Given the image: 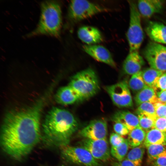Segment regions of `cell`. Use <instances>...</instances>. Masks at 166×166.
Returning a JSON list of instances; mask_svg holds the SVG:
<instances>
[{"label": "cell", "instance_id": "5b68a950", "mask_svg": "<svg viewBox=\"0 0 166 166\" xmlns=\"http://www.w3.org/2000/svg\"><path fill=\"white\" fill-rule=\"evenodd\" d=\"M108 10V9L87 0H72L69 5L67 21L69 23H76Z\"/></svg>", "mask_w": 166, "mask_h": 166}, {"label": "cell", "instance_id": "8992f818", "mask_svg": "<svg viewBox=\"0 0 166 166\" xmlns=\"http://www.w3.org/2000/svg\"><path fill=\"white\" fill-rule=\"evenodd\" d=\"M130 14L127 37L129 52L138 51L144 40V34L141 25V15L137 5L132 1H128Z\"/></svg>", "mask_w": 166, "mask_h": 166}, {"label": "cell", "instance_id": "4316f807", "mask_svg": "<svg viewBox=\"0 0 166 166\" xmlns=\"http://www.w3.org/2000/svg\"><path fill=\"white\" fill-rule=\"evenodd\" d=\"M138 117L140 128L146 132L153 128L156 117L143 113H138Z\"/></svg>", "mask_w": 166, "mask_h": 166}, {"label": "cell", "instance_id": "ba28073f", "mask_svg": "<svg viewBox=\"0 0 166 166\" xmlns=\"http://www.w3.org/2000/svg\"><path fill=\"white\" fill-rule=\"evenodd\" d=\"M143 54L151 68L163 73L166 71V46L150 42L144 50Z\"/></svg>", "mask_w": 166, "mask_h": 166}, {"label": "cell", "instance_id": "cb8c5ba5", "mask_svg": "<svg viewBox=\"0 0 166 166\" xmlns=\"http://www.w3.org/2000/svg\"><path fill=\"white\" fill-rule=\"evenodd\" d=\"M129 147L127 139L124 140L118 145L111 147V154L115 158L120 161L125 159Z\"/></svg>", "mask_w": 166, "mask_h": 166}, {"label": "cell", "instance_id": "484cf974", "mask_svg": "<svg viewBox=\"0 0 166 166\" xmlns=\"http://www.w3.org/2000/svg\"><path fill=\"white\" fill-rule=\"evenodd\" d=\"M148 159H155L166 156V146L151 144L146 147Z\"/></svg>", "mask_w": 166, "mask_h": 166}, {"label": "cell", "instance_id": "9a60e30c", "mask_svg": "<svg viewBox=\"0 0 166 166\" xmlns=\"http://www.w3.org/2000/svg\"><path fill=\"white\" fill-rule=\"evenodd\" d=\"M164 2L160 0H139L137 6L141 15L144 18H148L162 10Z\"/></svg>", "mask_w": 166, "mask_h": 166}, {"label": "cell", "instance_id": "8fae6325", "mask_svg": "<svg viewBox=\"0 0 166 166\" xmlns=\"http://www.w3.org/2000/svg\"><path fill=\"white\" fill-rule=\"evenodd\" d=\"M107 123L103 119L91 121L79 132V135L84 138L93 140L107 139Z\"/></svg>", "mask_w": 166, "mask_h": 166}, {"label": "cell", "instance_id": "52a82bcc", "mask_svg": "<svg viewBox=\"0 0 166 166\" xmlns=\"http://www.w3.org/2000/svg\"><path fill=\"white\" fill-rule=\"evenodd\" d=\"M63 158L71 163L83 166H100L98 160L81 146L67 145L61 148Z\"/></svg>", "mask_w": 166, "mask_h": 166}, {"label": "cell", "instance_id": "9c48e42d", "mask_svg": "<svg viewBox=\"0 0 166 166\" xmlns=\"http://www.w3.org/2000/svg\"><path fill=\"white\" fill-rule=\"evenodd\" d=\"M129 89L126 81H121L105 88L114 104L120 108L131 107L133 106Z\"/></svg>", "mask_w": 166, "mask_h": 166}, {"label": "cell", "instance_id": "836d02e7", "mask_svg": "<svg viewBox=\"0 0 166 166\" xmlns=\"http://www.w3.org/2000/svg\"><path fill=\"white\" fill-rule=\"evenodd\" d=\"M112 166H137L126 158L121 161L113 162L112 163Z\"/></svg>", "mask_w": 166, "mask_h": 166}, {"label": "cell", "instance_id": "e575fe53", "mask_svg": "<svg viewBox=\"0 0 166 166\" xmlns=\"http://www.w3.org/2000/svg\"><path fill=\"white\" fill-rule=\"evenodd\" d=\"M158 101L166 104V89L156 93Z\"/></svg>", "mask_w": 166, "mask_h": 166}, {"label": "cell", "instance_id": "2e32d148", "mask_svg": "<svg viewBox=\"0 0 166 166\" xmlns=\"http://www.w3.org/2000/svg\"><path fill=\"white\" fill-rule=\"evenodd\" d=\"M79 38L87 45H95L103 41L101 32L97 28L91 26H83L77 31Z\"/></svg>", "mask_w": 166, "mask_h": 166}, {"label": "cell", "instance_id": "4fadbf2b", "mask_svg": "<svg viewBox=\"0 0 166 166\" xmlns=\"http://www.w3.org/2000/svg\"><path fill=\"white\" fill-rule=\"evenodd\" d=\"M146 32L154 42L166 44V26L158 22L151 21L145 28Z\"/></svg>", "mask_w": 166, "mask_h": 166}, {"label": "cell", "instance_id": "f546056e", "mask_svg": "<svg viewBox=\"0 0 166 166\" xmlns=\"http://www.w3.org/2000/svg\"><path fill=\"white\" fill-rule=\"evenodd\" d=\"M154 89L156 93L166 89V72L164 73L159 78Z\"/></svg>", "mask_w": 166, "mask_h": 166}, {"label": "cell", "instance_id": "30bf717a", "mask_svg": "<svg viewBox=\"0 0 166 166\" xmlns=\"http://www.w3.org/2000/svg\"><path fill=\"white\" fill-rule=\"evenodd\" d=\"M79 144L97 160L106 161L110 158L111 153L107 139L93 140L84 138Z\"/></svg>", "mask_w": 166, "mask_h": 166}, {"label": "cell", "instance_id": "7402d4cb", "mask_svg": "<svg viewBox=\"0 0 166 166\" xmlns=\"http://www.w3.org/2000/svg\"><path fill=\"white\" fill-rule=\"evenodd\" d=\"M141 75L147 85L153 89L160 77L164 73L151 67L141 71Z\"/></svg>", "mask_w": 166, "mask_h": 166}, {"label": "cell", "instance_id": "d590c367", "mask_svg": "<svg viewBox=\"0 0 166 166\" xmlns=\"http://www.w3.org/2000/svg\"><path fill=\"white\" fill-rule=\"evenodd\" d=\"M164 117L166 118V107H165V110H164Z\"/></svg>", "mask_w": 166, "mask_h": 166}, {"label": "cell", "instance_id": "d4e9b609", "mask_svg": "<svg viewBox=\"0 0 166 166\" xmlns=\"http://www.w3.org/2000/svg\"><path fill=\"white\" fill-rule=\"evenodd\" d=\"M128 85L129 89L136 94L147 86L142 76L141 71L132 75Z\"/></svg>", "mask_w": 166, "mask_h": 166}, {"label": "cell", "instance_id": "4dcf8cb0", "mask_svg": "<svg viewBox=\"0 0 166 166\" xmlns=\"http://www.w3.org/2000/svg\"><path fill=\"white\" fill-rule=\"evenodd\" d=\"M153 128L166 132V118L157 117L155 121Z\"/></svg>", "mask_w": 166, "mask_h": 166}, {"label": "cell", "instance_id": "44dd1931", "mask_svg": "<svg viewBox=\"0 0 166 166\" xmlns=\"http://www.w3.org/2000/svg\"><path fill=\"white\" fill-rule=\"evenodd\" d=\"M146 132L140 127L136 128L130 131L127 139L129 147L133 148L143 144Z\"/></svg>", "mask_w": 166, "mask_h": 166}, {"label": "cell", "instance_id": "7a4b0ae2", "mask_svg": "<svg viewBox=\"0 0 166 166\" xmlns=\"http://www.w3.org/2000/svg\"><path fill=\"white\" fill-rule=\"evenodd\" d=\"M42 127L44 140L49 144L62 148L69 145L78 124L69 111L53 107L46 115Z\"/></svg>", "mask_w": 166, "mask_h": 166}, {"label": "cell", "instance_id": "d6986e66", "mask_svg": "<svg viewBox=\"0 0 166 166\" xmlns=\"http://www.w3.org/2000/svg\"><path fill=\"white\" fill-rule=\"evenodd\" d=\"M143 144L145 147L151 144H160L166 146V132L153 128L146 132Z\"/></svg>", "mask_w": 166, "mask_h": 166}, {"label": "cell", "instance_id": "ac0fdd59", "mask_svg": "<svg viewBox=\"0 0 166 166\" xmlns=\"http://www.w3.org/2000/svg\"><path fill=\"white\" fill-rule=\"evenodd\" d=\"M112 119L115 123L120 122L124 124L130 131L140 127L138 117L128 111H117L113 115Z\"/></svg>", "mask_w": 166, "mask_h": 166}, {"label": "cell", "instance_id": "f1b7e54d", "mask_svg": "<svg viewBox=\"0 0 166 166\" xmlns=\"http://www.w3.org/2000/svg\"><path fill=\"white\" fill-rule=\"evenodd\" d=\"M113 128L116 133L122 136L128 134L130 132L124 124L120 122L115 123Z\"/></svg>", "mask_w": 166, "mask_h": 166}, {"label": "cell", "instance_id": "7c38bea8", "mask_svg": "<svg viewBox=\"0 0 166 166\" xmlns=\"http://www.w3.org/2000/svg\"><path fill=\"white\" fill-rule=\"evenodd\" d=\"M84 50L96 60L104 63L113 68L116 64L109 50L103 46L97 45H85Z\"/></svg>", "mask_w": 166, "mask_h": 166}, {"label": "cell", "instance_id": "ffe728a7", "mask_svg": "<svg viewBox=\"0 0 166 166\" xmlns=\"http://www.w3.org/2000/svg\"><path fill=\"white\" fill-rule=\"evenodd\" d=\"M134 100L137 106L144 102L154 104L158 101L154 90L147 85L136 94Z\"/></svg>", "mask_w": 166, "mask_h": 166}, {"label": "cell", "instance_id": "e0dca14e", "mask_svg": "<svg viewBox=\"0 0 166 166\" xmlns=\"http://www.w3.org/2000/svg\"><path fill=\"white\" fill-rule=\"evenodd\" d=\"M55 99L58 103L65 105L82 100L78 93L69 85L59 89L55 95Z\"/></svg>", "mask_w": 166, "mask_h": 166}, {"label": "cell", "instance_id": "6da1fadb", "mask_svg": "<svg viewBox=\"0 0 166 166\" xmlns=\"http://www.w3.org/2000/svg\"><path fill=\"white\" fill-rule=\"evenodd\" d=\"M43 102L29 108L11 111L4 118L1 132L3 150L16 160L28 154L39 141L40 122Z\"/></svg>", "mask_w": 166, "mask_h": 166}, {"label": "cell", "instance_id": "5bb4252c", "mask_svg": "<svg viewBox=\"0 0 166 166\" xmlns=\"http://www.w3.org/2000/svg\"><path fill=\"white\" fill-rule=\"evenodd\" d=\"M144 62L138 51L129 52L123 63L124 72L129 75H133L140 71Z\"/></svg>", "mask_w": 166, "mask_h": 166}, {"label": "cell", "instance_id": "1f68e13d", "mask_svg": "<svg viewBox=\"0 0 166 166\" xmlns=\"http://www.w3.org/2000/svg\"><path fill=\"white\" fill-rule=\"evenodd\" d=\"M122 136L116 133H112L110 136V142L111 147L116 146L121 142L124 140Z\"/></svg>", "mask_w": 166, "mask_h": 166}, {"label": "cell", "instance_id": "3957f363", "mask_svg": "<svg viewBox=\"0 0 166 166\" xmlns=\"http://www.w3.org/2000/svg\"><path fill=\"white\" fill-rule=\"evenodd\" d=\"M41 14L38 23L27 37L45 35L56 38L60 36L62 25L61 6L58 1H45L40 4Z\"/></svg>", "mask_w": 166, "mask_h": 166}, {"label": "cell", "instance_id": "d6a6232c", "mask_svg": "<svg viewBox=\"0 0 166 166\" xmlns=\"http://www.w3.org/2000/svg\"><path fill=\"white\" fill-rule=\"evenodd\" d=\"M147 162L151 166H166V156L155 159H148Z\"/></svg>", "mask_w": 166, "mask_h": 166}, {"label": "cell", "instance_id": "277c9868", "mask_svg": "<svg viewBox=\"0 0 166 166\" xmlns=\"http://www.w3.org/2000/svg\"><path fill=\"white\" fill-rule=\"evenodd\" d=\"M69 85L78 93L82 100L94 96L100 89L97 76L91 68L84 69L75 74L72 77Z\"/></svg>", "mask_w": 166, "mask_h": 166}, {"label": "cell", "instance_id": "83f0119b", "mask_svg": "<svg viewBox=\"0 0 166 166\" xmlns=\"http://www.w3.org/2000/svg\"><path fill=\"white\" fill-rule=\"evenodd\" d=\"M136 112L137 114L143 113L154 117H157L154 104L149 102H144L140 105L138 106Z\"/></svg>", "mask_w": 166, "mask_h": 166}, {"label": "cell", "instance_id": "603a6c76", "mask_svg": "<svg viewBox=\"0 0 166 166\" xmlns=\"http://www.w3.org/2000/svg\"><path fill=\"white\" fill-rule=\"evenodd\" d=\"M144 145H141L132 148L126 156V159L130 161L137 166H141L145 152Z\"/></svg>", "mask_w": 166, "mask_h": 166}]
</instances>
